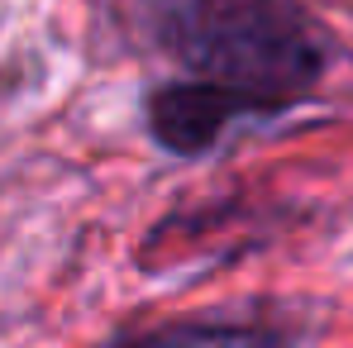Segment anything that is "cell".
Masks as SVG:
<instances>
[{
	"label": "cell",
	"instance_id": "1",
	"mask_svg": "<svg viewBox=\"0 0 353 348\" xmlns=\"http://www.w3.org/2000/svg\"><path fill=\"white\" fill-rule=\"evenodd\" d=\"M153 29L186 72L148 105L172 153H205L234 119L305 101L330 62L296 0H153Z\"/></svg>",
	"mask_w": 353,
	"mask_h": 348
},
{
	"label": "cell",
	"instance_id": "2",
	"mask_svg": "<svg viewBox=\"0 0 353 348\" xmlns=\"http://www.w3.org/2000/svg\"><path fill=\"white\" fill-rule=\"evenodd\" d=\"M124 348H292V329L272 320H176L134 334Z\"/></svg>",
	"mask_w": 353,
	"mask_h": 348
}]
</instances>
